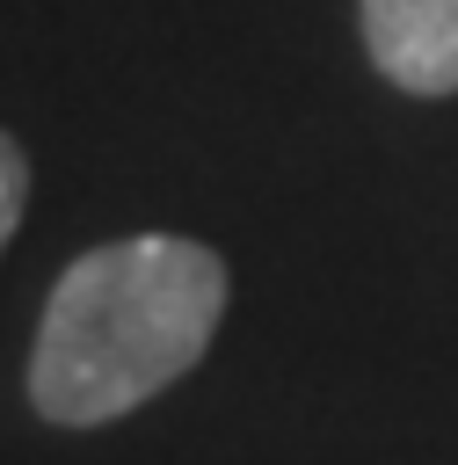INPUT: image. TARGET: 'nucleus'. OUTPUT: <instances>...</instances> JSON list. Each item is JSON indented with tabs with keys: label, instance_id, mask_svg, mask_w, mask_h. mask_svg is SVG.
Segmentation results:
<instances>
[{
	"label": "nucleus",
	"instance_id": "obj_2",
	"mask_svg": "<svg viewBox=\"0 0 458 465\" xmlns=\"http://www.w3.org/2000/svg\"><path fill=\"white\" fill-rule=\"evenodd\" d=\"M363 51L407 94H458V0H363Z\"/></svg>",
	"mask_w": 458,
	"mask_h": 465
},
{
	"label": "nucleus",
	"instance_id": "obj_1",
	"mask_svg": "<svg viewBox=\"0 0 458 465\" xmlns=\"http://www.w3.org/2000/svg\"><path fill=\"white\" fill-rule=\"evenodd\" d=\"M225 262L174 232L87 247L44 298L29 349V407L58 429H95L167 392L218 334Z\"/></svg>",
	"mask_w": 458,
	"mask_h": 465
},
{
	"label": "nucleus",
	"instance_id": "obj_3",
	"mask_svg": "<svg viewBox=\"0 0 458 465\" xmlns=\"http://www.w3.org/2000/svg\"><path fill=\"white\" fill-rule=\"evenodd\" d=\"M22 211H29V153H22V145L0 131V247L15 240Z\"/></svg>",
	"mask_w": 458,
	"mask_h": 465
}]
</instances>
